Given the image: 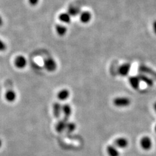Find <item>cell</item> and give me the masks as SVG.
<instances>
[{
	"mask_svg": "<svg viewBox=\"0 0 156 156\" xmlns=\"http://www.w3.org/2000/svg\"><path fill=\"white\" fill-rule=\"evenodd\" d=\"M113 104L117 107H126L130 105L131 100L128 97H116L113 100Z\"/></svg>",
	"mask_w": 156,
	"mask_h": 156,
	"instance_id": "1",
	"label": "cell"
},
{
	"mask_svg": "<svg viewBox=\"0 0 156 156\" xmlns=\"http://www.w3.org/2000/svg\"><path fill=\"white\" fill-rule=\"evenodd\" d=\"M44 65L46 70L50 72L55 71L57 68V62L53 58H46L44 62Z\"/></svg>",
	"mask_w": 156,
	"mask_h": 156,
	"instance_id": "2",
	"label": "cell"
},
{
	"mask_svg": "<svg viewBox=\"0 0 156 156\" xmlns=\"http://www.w3.org/2000/svg\"><path fill=\"white\" fill-rule=\"evenodd\" d=\"M140 145L143 150H149L152 147V139L148 136H144L140 140Z\"/></svg>",
	"mask_w": 156,
	"mask_h": 156,
	"instance_id": "3",
	"label": "cell"
},
{
	"mask_svg": "<svg viewBox=\"0 0 156 156\" xmlns=\"http://www.w3.org/2000/svg\"><path fill=\"white\" fill-rule=\"evenodd\" d=\"M14 63L16 68L19 69H23L27 65V60L23 55H18L15 58Z\"/></svg>",
	"mask_w": 156,
	"mask_h": 156,
	"instance_id": "4",
	"label": "cell"
},
{
	"mask_svg": "<svg viewBox=\"0 0 156 156\" xmlns=\"http://www.w3.org/2000/svg\"><path fill=\"white\" fill-rule=\"evenodd\" d=\"M114 143L115 146L116 148H126L128 147V146L129 144L128 140L125 137H122V136L116 139L114 141Z\"/></svg>",
	"mask_w": 156,
	"mask_h": 156,
	"instance_id": "5",
	"label": "cell"
},
{
	"mask_svg": "<svg viewBox=\"0 0 156 156\" xmlns=\"http://www.w3.org/2000/svg\"><path fill=\"white\" fill-rule=\"evenodd\" d=\"M131 70V65L129 63H124V64H122V65H120L118 69V72L119 74L121 76H127L128 75L129 72Z\"/></svg>",
	"mask_w": 156,
	"mask_h": 156,
	"instance_id": "6",
	"label": "cell"
},
{
	"mask_svg": "<svg viewBox=\"0 0 156 156\" xmlns=\"http://www.w3.org/2000/svg\"><path fill=\"white\" fill-rule=\"evenodd\" d=\"M68 122V120L65 119H63L62 120H61L58 122L55 126V131L57 133H62V131L66 130Z\"/></svg>",
	"mask_w": 156,
	"mask_h": 156,
	"instance_id": "7",
	"label": "cell"
},
{
	"mask_svg": "<svg viewBox=\"0 0 156 156\" xmlns=\"http://www.w3.org/2000/svg\"><path fill=\"white\" fill-rule=\"evenodd\" d=\"M129 83L133 89L136 90L139 88L140 80L138 76H130L128 79Z\"/></svg>",
	"mask_w": 156,
	"mask_h": 156,
	"instance_id": "8",
	"label": "cell"
},
{
	"mask_svg": "<svg viewBox=\"0 0 156 156\" xmlns=\"http://www.w3.org/2000/svg\"><path fill=\"white\" fill-rule=\"evenodd\" d=\"M53 113L55 118H59L62 113V105L59 102H55L53 105Z\"/></svg>",
	"mask_w": 156,
	"mask_h": 156,
	"instance_id": "9",
	"label": "cell"
},
{
	"mask_svg": "<svg viewBox=\"0 0 156 156\" xmlns=\"http://www.w3.org/2000/svg\"><path fill=\"white\" fill-rule=\"evenodd\" d=\"M62 113L64 115V119L68 120L72 114V107L69 104H64L62 105Z\"/></svg>",
	"mask_w": 156,
	"mask_h": 156,
	"instance_id": "10",
	"label": "cell"
},
{
	"mask_svg": "<svg viewBox=\"0 0 156 156\" xmlns=\"http://www.w3.org/2000/svg\"><path fill=\"white\" fill-rule=\"evenodd\" d=\"M70 92L68 89H62L58 92L57 95L58 99L60 101H65L70 97Z\"/></svg>",
	"mask_w": 156,
	"mask_h": 156,
	"instance_id": "11",
	"label": "cell"
},
{
	"mask_svg": "<svg viewBox=\"0 0 156 156\" xmlns=\"http://www.w3.org/2000/svg\"><path fill=\"white\" fill-rule=\"evenodd\" d=\"M107 153L109 156H119L120 153L115 145H108L106 148Z\"/></svg>",
	"mask_w": 156,
	"mask_h": 156,
	"instance_id": "12",
	"label": "cell"
},
{
	"mask_svg": "<svg viewBox=\"0 0 156 156\" xmlns=\"http://www.w3.org/2000/svg\"><path fill=\"white\" fill-rule=\"evenodd\" d=\"M16 93L15 91L13 90H9L6 92L5 94V100L9 102H13L16 100Z\"/></svg>",
	"mask_w": 156,
	"mask_h": 156,
	"instance_id": "13",
	"label": "cell"
},
{
	"mask_svg": "<svg viewBox=\"0 0 156 156\" xmlns=\"http://www.w3.org/2000/svg\"><path fill=\"white\" fill-rule=\"evenodd\" d=\"M92 15L90 12L89 11H85L81 13L80 14V20L82 23H87L89 22L91 20Z\"/></svg>",
	"mask_w": 156,
	"mask_h": 156,
	"instance_id": "14",
	"label": "cell"
},
{
	"mask_svg": "<svg viewBox=\"0 0 156 156\" xmlns=\"http://www.w3.org/2000/svg\"><path fill=\"white\" fill-rule=\"evenodd\" d=\"M139 78V80L140 81H143L148 86L150 87H152L154 85V81L152 79H151V78L148 77V76H146L143 74H140L139 76H137Z\"/></svg>",
	"mask_w": 156,
	"mask_h": 156,
	"instance_id": "15",
	"label": "cell"
},
{
	"mask_svg": "<svg viewBox=\"0 0 156 156\" xmlns=\"http://www.w3.org/2000/svg\"><path fill=\"white\" fill-rule=\"evenodd\" d=\"M58 18H59V20L62 22L66 23H70V21H71L70 15L68 13H62V14H61L59 16H58Z\"/></svg>",
	"mask_w": 156,
	"mask_h": 156,
	"instance_id": "16",
	"label": "cell"
},
{
	"mask_svg": "<svg viewBox=\"0 0 156 156\" xmlns=\"http://www.w3.org/2000/svg\"><path fill=\"white\" fill-rule=\"evenodd\" d=\"M56 32L59 36H64L66 33V27L62 25H57L55 27Z\"/></svg>",
	"mask_w": 156,
	"mask_h": 156,
	"instance_id": "17",
	"label": "cell"
},
{
	"mask_svg": "<svg viewBox=\"0 0 156 156\" xmlns=\"http://www.w3.org/2000/svg\"><path fill=\"white\" fill-rule=\"evenodd\" d=\"M76 128V125L74 122H68L67 125H66V130L67 131V133H71L72 132H74Z\"/></svg>",
	"mask_w": 156,
	"mask_h": 156,
	"instance_id": "18",
	"label": "cell"
},
{
	"mask_svg": "<svg viewBox=\"0 0 156 156\" xmlns=\"http://www.w3.org/2000/svg\"><path fill=\"white\" fill-rule=\"evenodd\" d=\"M139 70L140 71H142L143 72H145V73H148V74H152V76L156 77V72H155L154 71H153L152 69H150L148 67H146L144 66H140Z\"/></svg>",
	"mask_w": 156,
	"mask_h": 156,
	"instance_id": "19",
	"label": "cell"
},
{
	"mask_svg": "<svg viewBox=\"0 0 156 156\" xmlns=\"http://www.w3.org/2000/svg\"><path fill=\"white\" fill-rule=\"evenodd\" d=\"M68 14L70 15V16H76L80 13V9L74 7H70L69 9H68Z\"/></svg>",
	"mask_w": 156,
	"mask_h": 156,
	"instance_id": "20",
	"label": "cell"
},
{
	"mask_svg": "<svg viewBox=\"0 0 156 156\" xmlns=\"http://www.w3.org/2000/svg\"><path fill=\"white\" fill-rule=\"evenodd\" d=\"M7 49V45L3 41L0 39V51H3Z\"/></svg>",
	"mask_w": 156,
	"mask_h": 156,
	"instance_id": "21",
	"label": "cell"
},
{
	"mask_svg": "<svg viewBox=\"0 0 156 156\" xmlns=\"http://www.w3.org/2000/svg\"><path fill=\"white\" fill-rule=\"evenodd\" d=\"M39 0H29V3L32 6H35L38 4Z\"/></svg>",
	"mask_w": 156,
	"mask_h": 156,
	"instance_id": "22",
	"label": "cell"
},
{
	"mask_svg": "<svg viewBox=\"0 0 156 156\" xmlns=\"http://www.w3.org/2000/svg\"><path fill=\"white\" fill-rule=\"evenodd\" d=\"M153 26H154V33H155V34L156 35V20L154 22Z\"/></svg>",
	"mask_w": 156,
	"mask_h": 156,
	"instance_id": "23",
	"label": "cell"
},
{
	"mask_svg": "<svg viewBox=\"0 0 156 156\" xmlns=\"http://www.w3.org/2000/svg\"><path fill=\"white\" fill-rule=\"evenodd\" d=\"M3 19H2V18L1 17V16H0V26H2L3 25Z\"/></svg>",
	"mask_w": 156,
	"mask_h": 156,
	"instance_id": "24",
	"label": "cell"
},
{
	"mask_svg": "<svg viewBox=\"0 0 156 156\" xmlns=\"http://www.w3.org/2000/svg\"><path fill=\"white\" fill-rule=\"evenodd\" d=\"M154 109L155 113H156V102H155L154 104Z\"/></svg>",
	"mask_w": 156,
	"mask_h": 156,
	"instance_id": "25",
	"label": "cell"
},
{
	"mask_svg": "<svg viewBox=\"0 0 156 156\" xmlns=\"http://www.w3.org/2000/svg\"><path fill=\"white\" fill-rule=\"evenodd\" d=\"M2 140L1 139H0V148L2 147Z\"/></svg>",
	"mask_w": 156,
	"mask_h": 156,
	"instance_id": "26",
	"label": "cell"
},
{
	"mask_svg": "<svg viewBox=\"0 0 156 156\" xmlns=\"http://www.w3.org/2000/svg\"><path fill=\"white\" fill-rule=\"evenodd\" d=\"M154 131H155V132L156 133V125H155V127H154Z\"/></svg>",
	"mask_w": 156,
	"mask_h": 156,
	"instance_id": "27",
	"label": "cell"
}]
</instances>
